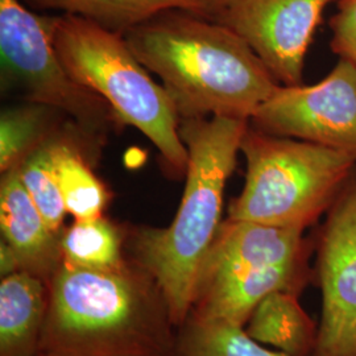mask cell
<instances>
[{
	"label": "cell",
	"instance_id": "cell-1",
	"mask_svg": "<svg viewBox=\"0 0 356 356\" xmlns=\"http://www.w3.org/2000/svg\"><path fill=\"white\" fill-rule=\"evenodd\" d=\"M123 36L144 67L163 81L181 120L251 122L280 86L242 38L197 13L164 11Z\"/></svg>",
	"mask_w": 356,
	"mask_h": 356
},
{
	"label": "cell",
	"instance_id": "cell-2",
	"mask_svg": "<svg viewBox=\"0 0 356 356\" xmlns=\"http://www.w3.org/2000/svg\"><path fill=\"white\" fill-rule=\"evenodd\" d=\"M48 285L38 356H173L176 325L161 288L134 260L115 269L65 264Z\"/></svg>",
	"mask_w": 356,
	"mask_h": 356
},
{
	"label": "cell",
	"instance_id": "cell-3",
	"mask_svg": "<svg viewBox=\"0 0 356 356\" xmlns=\"http://www.w3.org/2000/svg\"><path fill=\"white\" fill-rule=\"evenodd\" d=\"M250 122L223 116L182 119L189 152L186 185L177 214L164 229L139 227L129 238L132 260L157 281L176 327L189 318L200 270L216 239L225 188Z\"/></svg>",
	"mask_w": 356,
	"mask_h": 356
},
{
	"label": "cell",
	"instance_id": "cell-4",
	"mask_svg": "<svg viewBox=\"0 0 356 356\" xmlns=\"http://www.w3.org/2000/svg\"><path fill=\"white\" fill-rule=\"evenodd\" d=\"M53 44L67 73L101 95L123 124L138 128L159 149L166 169L186 175L189 152L181 118L164 86L153 81L123 35L74 15H56Z\"/></svg>",
	"mask_w": 356,
	"mask_h": 356
},
{
	"label": "cell",
	"instance_id": "cell-5",
	"mask_svg": "<svg viewBox=\"0 0 356 356\" xmlns=\"http://www.w3.org/2000/svg\"><path fill=\"white\" fill-rule=\"evenodd\" d=\"M245 179L229 219L305 231L329 211L353 179L356 161L313 143L247 128Z\"/></svg>",
	"mask_w": 356,
	"mask_h": 356
},
{
	"label": "cell",
	"instance_id": "cell-6",
	"mask_svg": "<svg viewBox=\"0 0 356 356\" xmlns=\"http://www.w3.org/2000/svg\"><path fill=\"white\" fill-rule=\"evenodd\" d=\"M54 19L26 8L22 0H0L3 79L28 102L67 115L85 140L99 144L123 123L101 95L65 69L53 44Z\"/></svg>",
	"mask_w": 356,
	"mask_h": 356
},
{
	"label": "cell",
	"instance_id": "cell-7",
	"mask_svg": "<svg viewBox=\"0 0 356 356\" xmlns=\"http://www.w3.org/2000/svg\"><path fill=\"white\" fill-rule=\"evenodd\" d=\"M250 124L275 136L343 153L356 161V64L339 58L314 85H280Z\"/></svg>",
	"mask_w": 356,
	"mask_h": 356
},
{
	"label": "cell",
	"instance_id": "cell-8",
	"mask_svg": "<svg viewBox=\"0 0 356 356\" xmlns=\"http://www.w3.org/2000/svg\"><path fill=\"white\" fill-rule=\"evenodd\" d=\"M332 1L225 0L216 22L242 38L281 86H300L306 53Z\"/></svg>",
	"mask_w": 356,
	"mask_h": 356
},
{
	"label": "cell",
	"instance_id": "cell-9",
	"mask_svg": "<svg viewBox=\"0 0 356 356\" xmlns=\"http://www.w3.org/2000/svg\"><path fill=\"white\" fill-rule=\"evenodd\" d=\"M322 310L313 356H356V179L327 218L318 243Z\"/></svg>",
	"mask_w": 356,
	"mask_h": 356
},
{
	"label": "cell",
	"instance_id": "cell-10",
	"mask_svg": "<svg viewBox=\"0 0 356 356\" xmlns=\"http://www.w3.org/2000/svg\"><path fill=\"white\" fill-rule=\"evenodd\" d=\"M304 232L227 218L206 254L197 288L234 272L306 259Z\"/></svg>",
	"mask_w": 356,
	"mask_h": 356
},
{
	"label": "cell",
	"instance_id": "cell-11",
	"mask_svg": "<svg viewBox=\"0 0 356 356\" xmlns=\"http://www.w3.org/2000/svg\"><path fill=\"white\" fill-rule=\"evenodd\" d=\"M306 273V259L229 273L197 288L189 317L244 327L254 307L268 294L300 292L305 285Z\"/></svg>",
	"mask_w": 356,
	"mask_h": 356
},
{
	"label": "cell",
	"instance_id": "cell-12",
	"mask_svg": "<svg viewBox=\"0 0 356 356\" xmlns=\"http://www.w3.org/2000/svg\"><path fill=\"white\" fill-rule=\"evenodd\" d=\"M1 239L13 247L23 272L48 282L63 264L61 236L41 216L22 181L19 168L1 173Z\"/></svg>",
	"mask_w": 356,
	"mask_h": 356
},
{
	"label": "cell",
	"instance_id": "cell-13",
	"mask_svg": "<svg viewBox=\"0 0 356 356\" xmlns=\"http://www.w3.org/2000/svg\"><path fill=\"white\" fill-rule=\"evenodd\" d=\"M48 309V285L17 272L0 282V356H38Z\"/></svg>",
	"mask_w": 356,
	"mask_h": 356
},
{
	"label": "cell",
	"instance_id": "cell-14",
	"mask_svg": "<svg viewBox=\"0 0 356 356\" xmlns=\"http://www.w3.org/2000/svg\"><path fill=\"white\" fill-rule=\"evenodd\" d=\"M32 10L57 11L124 35L159 13L182 10L216 20L225 0H22Z\"/></svg>",
	"mask_w": 356,
	"mask_h": 356
},
{
	"label": "cell",
	"instance_id": "cell-15",
	"mask_svg": "<svg viewBox=\"0 0 356 356\" xmlns=\"http://www.w3.org/2000/svg\"><path fill=\"white\" fill-rule=\"evenodd\" d=\"M296 291H276L254 307L244 325L245 332L259 343L288 356L313 355L318 325L300 304Z\"/></svg>",
	"mask_w": 356,
	"mask_h": 356
},
{
	"label": "cell",
	"instance_id": "cell-16",
	"mask_svg": "<svg viewBox=\"0 0 356 356\" xmlns=\"http://www.w3.org/2000/svg\"><path fill=\"white\" fill-rule=\"evenodd\" d=\"M81 138L58 135L54 144V166L66 211L74 219L103 216L110 191L92 172L79 147Z\"/></svg>",
	"mask_w": 356,
	"mask_h": 356
},
{
	"label": "cell",
	"instance_id": "cell-17",
	"mask_svg": "<svg viewBox=\"0 0 356 356\" xmlns=\"http://www.w3.org/2000/svg\"><path fill=\"white\" fill-rule=\"evenodd\" d=\"M123 243L122 229L104 216L76 219L63 231V261L88 269L123 267L127 263L123 256Z\"/></svg>",
	"mask_w": 356,
	"mask_h": 356
},
{
	"label": "cell",
	"instance_id": "cell-18",
	"mask_svg": "<svg viewBox=\"0 0 356 356\" xmlns=\"http://www.w3.org/2000/svg\"><path fill=\"white\" fill-rule=\"evenodd\" d=\"M173 356H288L256 342L244 327L189 318L179 327Z\"/></svg>",
	"mask_w": 356,
	"mask_h": 356
},
{
	"label": "cell",
	"instance_id": "cell-19",
	"mask_svg": "<svg viewBox=\"0 0 356 356\" xmlns=\"http://www.w3.org/2000/svg\"><path fill=\"white\" fill-rule=\"evenodd\" d=\"M58 134H53L17 165L22 181L41 216L54 232L64 231L66 216L63 194L54 166V144Z\"/></svg>",
	"mask_w": 356,
	"mask_h": 356
},
{
	"label": "cell",
	"instance_id": "cell-20",
	"mask_svg": "<svg viewBox=\"0 0 356 356\" xmlns=\"http://www.w3.org/2000/svg\"><path fill=\"white\" fill-rule=\"evenodd\" d=\"M51 113L48 107L28 106L4 110L0 119V172L19 165L26 154L47 140L51 134Z\"/></svg>",
	"mask_w": 356,
	"mask_h": 356
},
{
	"label": "cell",
	"instance_id": "cell-21",
	"mask_svg": "<svg viewBox=\"0 0 356 356\" xmlns=\"http://www.w3.org/2000/svg\"><path fill=\"white\" fill-rule=\"evenodd\" d=\"M330 48L338 58L356 64V0H338L329 20Z\"/></svg>",
	"mask_w": 356,
	"mask_h": 356
},
{
	"label": "cell",
	"instance_id": "cell-22",
	"mask_svg": "<svg viewBox=\"0 0 356 356\" xmlns=\"http://www.w3.org/2000/svg\"><path fill=\"white\" fill-rule=\"evenodd\" d=\"M22 270L17 254H15L13 247L1 239L0 242V276L1 279L8 277Z\"/></svg>",
	"mask_w": 356,
	"mask_h": 356
}]
</instances>
